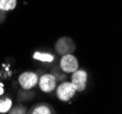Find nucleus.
<instances>
[{"label":"nucleus","mask_w":122,"mask_h":114,"mask_svg":"<svg viewBox=\"0 0 122 114\" xmlns=\"http://www.w3.org/2000/svg\"><path fill=\"white\" fill-rule=\"evenodd\" d=\"M76 89L72 82H64L58 86L56 95L62 101H67L75 96Z\"/></svg>","instance_id":"nucleus-1"},{"label":"nucleus","mask_w":122,"mask_h":114,"mask_svg":"<svg viewBox=\"0 0 122 114\" xmlns=\"http://www.w3.org/2000/svg\"><path fill=\"white\" fill-rule=\"evenodd\" d=\"M60 67L63 71L66 73H71L76 71L78 68V62L75 56L71 54H66L61 58Z\"/></svg>","instance_id":"nucleus-2"},{"label":"nucleus","mask_w":122,"mask_h":114,"mask_svg":"<svg viewBox=\"0 0 122 114\" xmlns=\"http://www.w3.org/2000/svg\"><path fill=\"white\" fill-rule=\"evenodd\" d=\"M56 49L61 55L71 54L75 50V44L69 37H62L58 39L56 44Z\"/></svg>","instance_id":"nucleus-3"},{"label":"nucleus","mask_w":122,"mask_h":114,"mask_svg":"<svg viewBox=\"0 0 122 114\" xmlns=\"http://www.w3.org/2000/svg\"><path fill=\"white\" fill-rule=\"evenodd\" d=\"M19 84L24 89H30L34 88L38 81L37 75L33 72H24L19 77Z\"/></svg>","instance_id":"nucleus-4"},{"label":"nucleus","mask_w":122,"mask_h":114,"mask_svg":"<svg viewBox=\"0 0 122 114\" xmlns=\"http://www.w3.org/2000/svg\"><path fill=\"white\" fill-rule=\"evenodd\" d=\"M86 79H87V73L84 70H77L74 71L72 76V83L76 87V91H83L86 88Z\"/></svg>","instance_id":"nucleus-5"},{"label":"nucleus","mask_w":122,"mask_h":114,"mask_svg":"<svg viewBox=\"0 0 122 114\" xmlns=\"http://www.w3.org/2000/svg\"><path fill=\"white\" fill-rule=\"evenodd\" d=\"M39 87L44 92H50L56 87V78L52 74H45L39 80Z\"/></svg>","instance_id":"nucleus-6"},{"label":"nucleus","mask_w":122,"mask_h":114,"mask_svg":"<svg viewBox=\"0 0 122 114\" xmlns=\"http://www.w3.org/2000/svg\"><path fill=\"white\" fill-rule=\"evenodd\" d=\"M16 6V0H0V10L10 11Z\"/></svg>","instance_id":"nucleus-7"},{"label":"nucleus","mask_w":122,"mask_h":114,"mask_svg":"<svg viewBox=\"0 0 122 114\" xmlns=\"http://www.w3.org/2000/svg\"><path fill=\"white\" fill-rule=\"evenodd\" d=\"M34 58L37 59V60H40V61H44V62H51L53 61L54 57L48 54V53H40V52H36L34 54Z\"/></svg>","instance_id":"nucleus-8"},{"label":"nucleus","mask_w":122,"mask_h":114,"mask_svg":"<svg viewBox=\"0 0 122 114\" xmlns=\"http://www.w3.org/2000/svg\"><path fill=\"white\" fill-rule=\"evenodd\" d=\"M11 106H12V101L10 98H5L3 100H0V112L1 113L7 112L11 109Z\"/></svg>","instance_id":"nucleus-9"},{"label":"nucleus","mask_w":122,"mask_h":114,"mask_svg":"<svg viewBox=\"0 0 122 114\" xmlns=\"http://www.w3.org/2000/svg\"><path fill=\"white\" fill-rule=\"evenodd\" d=\"M32 113L34 114H49L51 113V110L46 106H39L33 110Z\"/></svg>","instance_id":"nucleus-10"},{"label":"nucleus","mask_w":122,"mask_h":114,"mask_svg":"<svg viewBox=\"0 0 122 114\" xmlns=\"http://www.w3.org/2000/svg\"><path fill=\"white\" fill-rule=\"evenodd\" d=\"M24 111L25 110L23 109H14L11 113H24Z\"/></svg>","instance_id":"nucleus-11"},{"label":"nucleus","mask_w":122,"mask_h":114,"mask_svg":"<svg viewBox=\"0 0 122 114\" xmlns=\"http://www.w3.org/2000/svg\"><path fill=\"white\" fill-rule=\"evenodd\" d=\"M3 93H4V88H3L2 85H0V95H2Z\"/></svg>","instance_id":"nucleus-12"}]
</instances>
